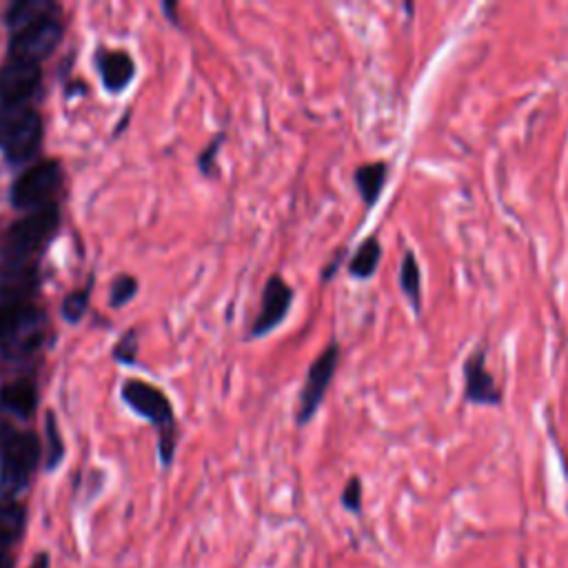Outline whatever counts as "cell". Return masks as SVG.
<instances>
[{"label":"cell","mask_w":568,"mask_h":568,"mask_svg":"<svg viewBox=\"0 0 568 568\" xmlns=\"http://www.w3.org/2000/svg\"><path fill=\"white\" fill-rule=\"evenodd\" d=\"M45 311L34 302H0V353L20 360L43 347Z\"/></svg>","instance_id":"obj_1"},{"label":"cell","mask_w":568,"mask_h":568,"mask_svg":"<svg viewBox=\"0 0 568 568\" xmlns=\"http://www.w3.org/2000/svg\"><path fill=\"white\" fill-rule=\"evenodd\" d=\"M387 176H389V162H384V160L367 162V165H360L358 169H355L353 182L360 191L364 205L373 207L375 202H378L384 185H387Z\"/></svg>","instance_id":"obj_16"},{"label":"cell","mask_w":568,"mask_h":568,"mask_svg":"<svg viewBox=\"0 0 568 568\" xmlns=\"http://www.w3.org/2000/svg\"><path fill=\"white\" fill-rule=\"evenodd\" d=\"M98 71L103 78V85L109 91H123L136 74L134 60L127 52H100L98 54Z\"/></svg>","instance_id":"obj_15"},{"label":"cell","mask_w":568,"mask_h":568,"mask_svg":"<svg viewBox=\"0 0 568 568\" xmlns=\"http://www.w3.org/2000/svg\"><path fill=\"white\" fill-rule=\"evenodd\" d=\"M58 227H60L58 205L32 211L20 220H16L14 225L5 231L3 245H0L5 265L32 262V258L38 256V253L45 249L47 242L54 238Z\"/></svg>","instance_id":"obj_3"},{"label":"cell","mask_w":568,"mask_h":568,"mask_svg":"<svg viewBox=\"0 0 568 568\" xmlns=\"http://www.w3.org/2000/svg\"><path fill=\"white\" fill-rule=\"evenodd\" d=\"M38 404L36 384L32 380H16L0 387V411L14 415V418H32Z\"/></svg>","instance_id":"obj_14"},{"label":"cell","mask_w":568,"mask_h":568,"mask_svg":"<svg viewBox=\"0 0 568 568\" xmlns=\"http://www.w3.org/2000/svg\"><path fill=\"white\" fill-rule=\"evenodd\" d=\"M40 458H43V444L34 431H14L0 444V497L3 502H14L27 489Z\"/></svg>","instance_id":"obj_2"},{"label":"cell","mask_w":568,"mask_h":568,"mask_svg":"<svg viewBox=\"0 0 568 568\" xmlns=\"http://www.w3.org/2000/svg\"><path fill=\"white\" fill-rule=\"evenodd\" d=\"M136 291H138L136 278L118 276L114 282H111L109 304H111V307H123V304H127L131 298L136 296Z\"/></svg>","instance_id":"obj_21"},{"label":"cell","mask_w":568,"mask_h":568,"mask_svg":"<svg viewBox=\"0 0 568 568\" xmlns=\"http://www.w3.org/2000/svg\"><path fill=\"white\" fill-rule=\"evenodd\" d=\"M40 83H43L40 65L9 56L7 63L0 65V105L27 103Z\"/></svg>","instance_id":"obj_10"},{"label":"cell","mask_w":568,"mask_h":568,"mask_svg":"<svg viewBox=\"0 0 568 568\" xmlns=\"http://www.w3.org/2000/svg\"><path fill=\"white\" fill-rule=\"evenodd\" d=\"M464 375V402L482 404V407H500L502 389L497 387L493 373L486 367V347L478 344L462 364Z\"/></svg>","instance_id":"obj_9"},{"label":"cell","mask_w":568,"mask_h":568,"mask_svg":"<svg viewBox=\"0 0 568 568\" xmlns=\"http://www.w3.org/2000/svg\"><path fill=\"white\" fill-rule=\"evenodd\" d=\"M29 568H49V555L47 553L36 555V560L32 562V566H29Z\"/></svg>","instance_id":"obj_25"},{"label":"cell","mask_w":568,"mask_h":568,"mask_svg":"<svg viewBox=\"0 0 568 568\" xmlns=\"http://www.w3.org/2000/svg\"><path fill=\"white\" fill-rule=\"evenodd\" d=\"M293 302V289L280 276H271L265 291H262V307L258 311L249 338H262L271 333L278 324L287 318Z\"/></svg>","instance_id":"obj_11"},{"label":"cell","mask_w":568,"mask_h":568,"mask_svg":"<svg viewBox=\"0 0 568 568\" xmlns=\"http://www.w3.org/2000/svg\"><path fill=\"white\" fill-rule=\"evenodd\" d=\"M63 187V167L58 160H40L23 171L9 191V200L18 211H38L58 205L56 196Z\"/></svg>","instance_id":"obj_5"},{"label":"cell","mask_w":568,"mask_h":568,"mask_svg":"<svg viewBox=\"0 0 568 568\" xmlns=\"http://www.w3.org/2000/svg\"><path fill=\"white\" fill-rule=\"evenodd\" d=\"M38 282L40 276L34 262L3 265L0 269V302H32Z\"/></svg>","instance_id":"obj_12"},{"label":"cell","mask_w":568,"mask_h":568,"mask_svg":"<svg viewBox=\"0 0 568 568\" xmlns=\"http://www.w3.org/2000/svg\"><path fill=\"white\" fill-rule=\"evenodd\" d=\"M382 260V245L378 236H371L362 242L349 262V273L358 280H369Z\"/></svg>","instance_id":"obj_19"},{"label":"cell","mask_w":568,"mask_h":568,"mask_svg":"<svg viewBox=\"0 0 568 568\" xmlns=\"http://www.w3.org/2000/svg\"><path fill=\"white\" fill-rule=\"evenodd\" d=\"M342 506L351 513L362 511V482L360 478H351L342 491Z\"/></svg>","instance_id":"obj_23"},{"label":"cell","mask_w":568,"mask_h":568,"mask_svg":"<svg viewBox=\"0 0 568 568\" xmlns=\"http://www.w3.org/2000/svg\"><path fill=\"white\" fill-rule=\"evenodd\" d=\"M0 568H14V560L9 551H0Z\"/></svg>","instance_id":"obj_26"},{"label":"cell","mask_w":568,"mask_h":568,"mask_svg":"<svg viewBox=\"0 0 568 568\" xmlns=\"http://www.w3.org/2000/svg\"><path fill=\"white\" fill-rule=\"evenodd\" d=\"M45 460H47V469L54 471L58 462L63 460L65 455V446H63V438H60V433L56 429V420H54V413H47V435H45Z\"/></svg>","instance_id":"obj_20"},{"label":"cell","mask_w":568,"mask_h":568,"mask_svg":"<svg viewBox=\"0 0 568 568\" xmlns=\"http://www.w3.org/2000/svg\"><path fill=\"white\" fill-rule=\"evenodd\" d=\"M123 400L138 415L154 422L162 431L160 455L162 462L171 464V460H174V411H171V402L167 395L142 380H127L123 384Z\"/></svg>","instance_id":"obj_6"},{"label":"cell","mask_w":568,"mask_h":568,"mask_svg":"<svg viewBox=\"0 0 568 568\" xmlns=\"http://www.w3.org/2000/svg\"><path fill=\"white\" fill-rule=\"evenodd\" d=\"M136 353H138V338L136 333H125V338H120V342L116 344L114 349V358L123 364H131L136 362Z\"/></svg>","instance_id":"obj_24"},{"label":"cell","mask_w":568,"mask_h":568,"mask_svg":"<svg viewBox=\"0 0 568 568\" xmlns=\"http://www.w3.org/2000/svg\"><path fill=\"white\" fill-rule=\"evenodd\" d=\"M27 513L18 502L0 504V551H9L23 537Z\"/></svg>","instance_id":"obj_17"},{"label":"cell","mask_w":568,"mask_h":568,"mask_svg":"<svg viewBox=\"0 0 568 568\" xmlns=\"http://www.w3.org/2000/svg\"><path fill=\"white\" fill-rule=\"evenodd\" d=\"M85 311H87V291L69 293L63 302V307H60V313H63V318L69 324H76L80 318L85 316Z\"/></svg>","instance_id":"obj_22"},{"label":"cell","mask_w":568,"mask_h":568,"mask_svg":"<svg viewBox=\"0 0 568 568\" xmlns=\"http://www.w3.org/2000/svg\"><path fill=\"white\" fill-rule=\"evenodd\" d=\"M43 142V118L29 103L0 105V151L14 165L32 160Z\"/></svg>","instance_id":"obj_4"},{"label":"cell","mask_w":568,"mask_h":568,"mask_svg":"<svg viewBox=\"0 0 568 568\" xmlns=\"http://www.w3.org/2000/svg\"><path fill=\"white\" fill-rule=\"evenodd\" d=\"M60 14H63V7L54 3V0H16V3L7 7L5 25L9 32L16 34L20 29L38 23V20Z\"/></svg>","instance_id":"obj_13"},{"label":"cell","mask_w":568,"mask_h":568,"mask_svg":"<svg viewBox=\"0 0 568 568\" xmlns=\"http://www.w3.org/2000/svg\"><path fill=\"white\" fill-rule=\"evenodd\" d=\"M63 32L65 27L60 23V16L38 20V23L12 34V38H9V56L40 65V60L52 56L54 49L60 45Z\"/></svg>","instance_id":"obj_7"},{"label":"cell","mask_w":568,"mask_h":568,"mask_svg":"<svg viewBox=\"0 0 568 568\" xmlns=\"http://www.w3.org/2000/svg\"><path fill=\"white\" fill-rule=\"evenodd\" d=\"M340 360V347L336 342H331L327 349H324L313 364L309 367L307 380H304V387L300 393V404H298V424H307L313 415L318 413L320 404L327 395L333 375H336Z\"/></svg>","instance_id":"obj_8"},{"label":"cell","mask_w":568,"mask_h":568,"mask_svg":"<svg viewBox=\"0 0 568 568\" xmlns=\"http://www.w3.org/2000/svg\"><path fill=\"white\" fill-rule=\"evenodd\" d=\"M400 287L415 313L422 311V269L413 251H404L400 265Z\"/></svg>","instance_id":"obj_18"}]
</instances>
